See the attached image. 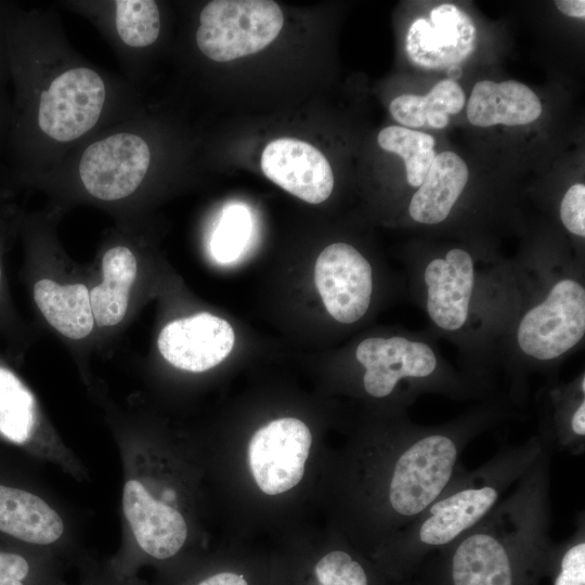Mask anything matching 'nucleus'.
Returning a JSON list of instances; mask_svg holds the SVG:
<instances>
[{"label":"nucleus","mask_w":585,"mask_h":585,"mask_svg":"<svg viewBox=\"0 0 585 585\" xmlns=\"http://www.w3.org/2000/svg\"><path fill=\"white\" fill-rule=\"evenodd\" d=\"M549 529L550 452L544 447L479 523L440 549L451 585H517L518 569L548 556Z\"/></svg>","instance_id":"nucleus-3"},{"label":"nucleus","mask_w":585,"mask_h":585,"mask_svg":"<svg viewBox=\"0 0 585 585\" xmlns=\"http://www.w3.org/2000/svg\"><path fill=\"white\" fill-rule=\"evenodd\" d=\"M313 584L309 585H370L365 567L350 552L334 549L323 555L312 568Z\"/></svg>","instance_id":"nucleus-25"},{"label":"nucleus","mask_w":585,"mask_h":585,"mask_svg":"<svg viewBox=\"0 0 585 585\" xmlns=\"http://www.w3.org/2000/svg\"><path fill=\"white\" fill-rule=\"evenodd\" d=\"M260 165L269 180L309 204H321L333 192L332 167L324 154L308 142L294 138L273 140L263 150Z\"/></svg>","instance_id":"nucleus-12"},{"label":"nucleus","mask_w":585,"mask_h":585,"mask_svg":"<svg viewBox=\"0 0 585 585\" xmlns=\"http://www.w3.org/2000/svg\"><path fill=\"white\" fill-rule=\"evenodd\" d=\"M461 75H463V70L460 66L452 65L447 67V76L450 80L456 81L461 77Z\"/></svg>","instance_id":"nucleus-31"},{"label":"nucleus","mask_w":585,"mask_h":585,"mask_svg":"<svg viewBox=\"0 0 585 585\" xmlns=\"http://www.w3.org/2000/svg\"><path fill=\"white\" fill-rule=\"evenodd\" d=\"M106 96L101 76L89 67H73L54 78L39 96V129L57 142H70L98 122Z\"/></svg>","instance_id":"nucleus-6"},{"label":"nucleus","mask_w":585,"mask_h":585,"mask_svg":"<svg viewBox=\"0 0 585 585\" xmlns=\"http://www.w3.org/2000/svg\"><path fill=\"white\" fill-rule=\"evenodd\" d=\"M31 561L13 551L0 550V585H34Z\"/></svg>","instance_id":"nucleus-28"},{"label":"nucleus","mask_w":585,"mask_h":585,"mask_svg":"<svg viewBox=\"0 0 585 585\" xmlns=\"http://www.w3.org/2000/svg\"><path fill=\"white\" fill-rule=\"evenodd\" d=\"M377 141L382 150L403 158L407 183L419 187L435 157L433 136L405 127L390 126L379 132Z\"/></svg>","instance_id":"nucleus-21"},{"label":"nucleus","mask_w":585,"mask_h":585,"mask_svg":"<svg viewBox=\"0 0 585 585\" xmlns=\"http://www.w3.org/2000/svg\"><path fill=\"white\" fill-rule=\"evenodd\" d=\"M151 162L147 143L133 133H116L89 145L79 162V176L89 194L117 200L132 194Z\"/></svg>","instance_id":"nucleus-9"},{"label":"nucleus","mask_w":585,"mask_h":585,"mask_svg":"<svg viewBox=\"0 0 585 585\" xmlns=\"http://www.w3.org/2000/svg\"><path fill=\"white\" fill-rule=\"evenodd\" d=\"M314 282L326 311L340 324L359 322L370 308L373 266L350 244L334 243L322 250L314 266Z\"/></svg>","instance_id":"nucleus-7"},{"label":"nucleus","mask_w":585,"mask_h":585,"mask_svg":"<svg viewBox=\"0 0 585 585\" xmlns=\"http://www.w3.org/2000/svg\"><path fill=\"white\" fill-rule=\"evenodd\" d=\"M283 12L271 0H213L200 12L198 49L216 62L255 54L278 36Z\"/></svg>","instance_id":"nucleus-5"},{"label":"nucleus","mask_w":585,"mask_h":585,"mask_svg":"<svg viewBox=\"0 0 585 585\" xmlns=\"http://www.w3.org/2000/svg\"><path fill=\"white\" fill-rule=\"evenodd\" d=\"M412 281L433 333L459 349L466 373L494 386L492 373L520 297L517 262L451 246L414 261Z\"/></svg>","instance_id":"nucleus-1"},{"label":"nucleus","mask_w":585,"mask_h":585,"mask_svg":"<svg viewBox=\"0 0 585 585\" xmlns=\"http://www.w3.org/2000/svg\"><path fill=\"white\" fill-rule=\"evenodd\" d=\"M469 171L466 162L446 151L435 155L422 183L410 199L411 219L422 225L445 222L461 196Z\"/></svg>","instance_id":"nucleus-15"},{"label":"nucleus","mask_w":585,"mask_h":585,"mask_svg":"<svg viewBox=\"0 0 585 585\" xmlns=\"http://www.w3.org/2000/svg\"><path fill=\"white\" fill-rule=\"evenodd\" d=\"M540 432L543 445L577 456L585 451V373L567 384H550L540 394Z\"/></svg>","instance_id":"nucleus-14"},{"label":"nucleus","mask_w":585,"mask_h":585,"mask_svg":"<svg viewBox=\"0 0 585 585\" xmlns=\"http://www.w3.org/2000/svg\"><path fill=\"white\" fill-rule=\"evenodd\" d=\"M35 400L11 372L0 367V433L23 443L35 427Z\"/></svg>","instance_id":"nucleus-22"},{"label":"nucleus","mask_w":585,"mask_h":585,"mask_svg":"<svg viewBox=\"0 0 585 585\" xmlns=\"http://www.w3.org/2000/svg\"><path fill=\"white\" fill-rule=\"evenodd\" d=\"M34 299L46 320L62 335L82 339L91 333L94 317L84 285H60L43 278L35 284Z\"/></svg>","instance_id":"nucleus-18"},{"label":"nucleus","mask_w":585,"mask_h":585,"mask_svg":"<svg viewBox=\"0 0 585 585\" xmlns=\"http://www.w3.org/2000/svg\"><path fill=\"white\" fill-rule=\"evenodd\" d=\"M520 297L507 329L498 368L507 399L522 406L531 373L554 369L585 338L584 264L575 260L517 262Z\"/></svg>","instance_id":"nucleus-2"},{"label":"nucleus","mask_w":585,"mask_h":585,"mask_svg":"<svg viewBox=\"0 0 585 585\" xmlns=\"http://www.w3.org/2000/svg\"><path fill=\"white\" fill-rule=\"evenodd\" d=\"M122 506L135 542L146 556L167 560L180 551L187 526L179 510L157 500L136 479L125 483Z\"/></svg>","instance_id":"nucleus-13"},{"label":"nucleus","mask_w":585,"mask_h":585,"mask_svg":"<svg viewBox=\"0 0 585 585\" xmlns=\"http://www.w3.org/2000/svg\"><path fill=\"white\" fill-rule=\"evenodd\" d=\"M235 335L224 318L208 312L174 320L160 332V354L179 369L200 373L220 364L232 351Z\"/></svg>","instance_id":"nucleus-11"},{"label":"nucleus","mask_w":585,"mask_h":585,"mask_svg":"<svg viewBox=\"0 0 585 585\" xmlns=\"http://www.w3.org/2000/svg\"><path fill=\"white\" fill-rule=\"evenodd\" d=\"M559 570L554 585H585V517L578 512L575 530L561 545H552Z\"/></svg>","instance_id":"nucleus-26"},{"label":"nucleus","mask_w":585,"mask_h":585,"mask_svg":"<svg viewBox=\"0 0 585 585\" xmlns=\"http://www.w3.org/2000/svg\"><path fill=\"white\" fill-rule=\"evenodd\" d=\"M465 93L453 80L439 81L426 95L402 94L390 103L392 117L405 128L447 126L448 115L457 114L465 104Z\"/></svg>","instance_id":"nucleus-20"},{"label":"nucleus","mask_w":585,"mask_h":585,"mask_svg":"<svg viewBox=\"0 0 585 585\" xmlns=\"http://www.w3.org/2000/svg\"><path fill=\"white\" fill-rule=\"evenodd\" d=\"M250 233L248 210L240 205L227 207L213 233L210 248L213 258L220 263L237 259Z\"/></svg>","instance_id":"nucleus-24"},{"label":"nucleus","mask_w":585,"mask_h":585,"mask_svg":"<svg viewBox=\"0 0 585 585\" xmlns=\"http://www.w3.org/2000/svg\"><path fill=\"white\" fill-rule=\"evenodd\" d=\"M560 221L572 235L585 237V185L573 184L564 193L559 208Z\"/></svg>","instance_id":"nucleus-27"},{"label":"nucleus","mask_w":585,"mask_h":585,"mask_svg":"<svg viewBox=\"0 0 585 585\" xmlns=\"http://www.w3.org/2000/svg\"><path fill=\"white\" fill-rule=\"evenodd\" d=\"M191 585H251V583L240 571L222 569L197 578Z\"/></svg>","instance_id":"nucleus-29"},{"label":"nucleus","mask_w":585,"mask_h":585,"mask_svg":"<svg viewBox=\"0 0 585 585\" xmlns=\"http://www.w3.org/2000/svg\"><path fill=\"white\" fill-rule=\"evenodd\" d=\"M103 281L90 292L94 321L99 326H113L125 316L130 288L136 277V260L123 246L110 248L102 260Z\"/></svg>","instance_id":"nucleus-19"},{"label":"nucleus","mask_w":585,"mask_h":585,"mask_svg":"<svg viewBox=\"0 0 585 585\" xmlns=\"http://www.w3.org/2000/svg\"><path fill=\"white\" fill-rule=\"evenodd\" d=\"M0 281H1V266H0Z\"/></svg>","instance_id":"nucleus-32"},{"label":"nucleus","mask_w":585,"mask_h":585,"mask_svg":"<svg viewBox=\"0 0 585 585\" xmlns=\"http://www.w3.org/2000/svg\"><path fill=\"white\" fill-rule=\"evenodd\" d=\"M0 531L35 545H50L64 532L61 516L39 496L0 484Z\"/></svg>","instance_id":"nucleus-17"},{"label":"nucleus","mask_w":585,"mask_h":585,"mask_svg":"<svg viewBox=\"0 0 585 585\" xmlns=\"http://www.w3.org/2000/svg\"><path fill=\"white\" fill-rule=\"evenodd\" d=\"M116 28L129 47L143 48L156 41L160 31V13L152 0H118Z\"/></svg>","instance_id":"nucleus-23"},{"label":"nucleus","mask_w":585,"mask_h":585,"mask_svg":"<svg viewBox=\"0 0 585 585\" xmlns=\"http://www.w3.org/2000/svg\"><path fill=\"white\" fill-rule=\"evenodd\" d=\"M476 27L454 4L434 6L429 20H415L406 35L410 60L427 69L447 68L467 58L474 50Z\"/></svg>","instance_id":"nucleus-10"},{"label":"nucleus","mask_w":585,"mask_h":585,"mask_svg":"<svg viewBox=\"0 0 585 585\" xmlns=\"http://www.w3.org/2000/svg\"><path fill=\"white\" fill-rule=\"evenodd\" d=\"M311 443L310 429L297 418H278L258 429L249 442L248 461L259 489L276 495L296 486Z\"/></svg>","instance_id":"nucleus-8"},{"label":"nucleus","mask_w":585,"mask_h":585,"mask_svg":"<svg viewBox=\"0 0 585 585\" xmlns=\"http://www.w3.org/2000/svg\"><path fill=\"white\" fill-rule=\"evenodd\" d=\"M545 446L537 435L500 447L481 466H463L435 499L392 537V550L406 561H417L441 549L479 523L511 490Z\"/></svg>","instance_id":"nucleus-4"},{"label":"nucleus","mask_w":585,"mask_h":585,"mask_svg":"<svg viewBox=\"0 0 585 585\" xmlns=\"http://www.w3.org/2000/svg\"><path fill=\"white\" fill-rule=\"evenodd\" d=\"M556 6L566 15L573 17L585 16V1L584 0H557Z\"/></svg>","instance_id":"nucleus-30"},{"label":"nucleus","mask_w":585,"mask_h":585,"mask_svg":"<svg viewBox=\"0 0 585 585\" xmlns=\"http://www.w3.org/2000/svg\"><path fill=\"white\" fill-rule=\"evenodd\" d=\"M542 114L538 96L528 86L507 80L477 82L467 104L468 120L477 127L521 126Z\"/></svg>","instance_id":"nucleus-16"}]
</instances>
